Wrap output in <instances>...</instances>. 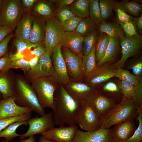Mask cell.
<instances>
[{"label": "cell", "instance_id": "16", "mask_svg": "<svg viewBox=\"0 0 142 142\" xmlns=\"http://www.w3.org/2000/svg\"><path fill=\"white\" fill-rule=\"evenodd\" d=\"M110 129L111 142H125L136 129L134 119H130L117 124Z\"/></svg>", "mask_w": 142, "mask_h": 142}, {"label": "cell", "instance_id": "1", "mask_svg": "<svg viewBox=\"0 0 142 142\" xmlns=\"http://www.w3.org/2000/svg\"><path fill=\"white\" fill-rule=\"evenodd\" d=\"M55 92V109L53 111L55 124L60 126L65 124L76 125L75 117L80 103L67 91L62 84Z\"/></svg>", "mask_w": 142, "mask_h": 142}, {"label": "cell", "instance_id": "42", "mask_svg": "<svg viewBox=\"0 0 142 142\" xmlns=\"http://www.w3.org/2000/svg\"><path fill=\"white\" fill-rule=\"evenodd\" d=\"M135 86V96L133 100L137 107H142V79L139 80L138 84Z\"/></svg>", "mask_w": 142, "mask_h": 142}, {"label": "cell", "instance_id": "51", "mask_svg": "<svg viewBox=\"0 0 142 142\" xmlns=\"http://www.w3.org/2000/svg\"><path fill=\"white\" fill-rule=\"evenodd\" d=\"M11 62L7 54L0 57V71H4L8 69Z\"/></svg>", "mask_w": 142, "mask_h": 142}, {"label": "cell", "instance_id": "55", "mask_svg": "<svg viewBox=\"0 0 142 142\" xmlns=\"http://www.w3.org/2000/svg\"><path fill=\"white\" fill-rule=\"evenodd\" d=\"M74 0H51V1L55 3L59 8L67 6H69Z\"/></svg>", "mask_w": 142, "mask_h": 142}, {"label": "cell", "instance_id": "26", "mask_svg": "<svg viewBox=\"0 0 142 142\" xmlns=\"http://www.w3.org/2000/svg\"><path fill=\"white\" fill-rule=\"evenodd\" d=\"M110 37L106 33L99 32L95 45V56L96 64L99 63L104 55L108 46Z\"/></svg>", "mask_w": 142, "mask_h": 142}, {"label": "cell", "instance_id": "43", "mask_svg": "<svg viewBox=\"0 0 142 142\" xmlns=\"http://www.w3.org/2000/svg\"><path fill=\"white\" fill-rule=\"evenodd\" d=\"M113 10L116 13L117 21L123 23L131 22L133 21L134 17L123 10L114 6Z\"/></svg>", "mask_w": 142, "mask_h": 142}, {"label": "cell", "instance_id": "61", "mask_svg": "<svg viewBox=\"0 0 142 142\" xmlns=\"http://www.w3.org/2000/svg\"><path fill=\"white\" fill-rule=\"evenodd\" d=\"M2 142H7L5 140H2Z\"/></svg>", "mask_w": 142, "mask_h": 142}, {"label": "cell", "instance_id": "17", "mask_svg": "<svg viewBox=\"0 0 142 142\" xmlns=\"http://www.w3.org/2000/svg\"><path fill=\"white\" fill-rule=\"evenodd\" d=\"M110 129L100 128L92 132L78 129L71 142H111Z\"/></svg>", "mask_w": 142, "mask_h": 142}, {"label": "cell", "instance_id": "45", "mask_svg": "<svg viewBox=\"0 0 142 142\" xmlns=\"http://www.w3.org/2000/svg\"><path fill=\"white\" fill-rule=\"evenodd\" d=\"M82 19L75 16L63 24L64 32H72L75 31Z\"/></svg>", "mask_w": 142, "mask_h": 142}, {"label": "cell", "instance_id": "54", "mask_svg": "<svg viewBox=\"0 0 142 142\" xmlns=\"http://www.w3.org/2000/svg\"><path fill=\"white\" fill-rule=\"evenodd\" d=\"M133 21L135 24L138 33L140 34L142 33V13L139 16L134 17Z\"/></svg>", "mask_w": 142, "mask_h": 142}, {"label": "cell", "instance_id": "28", "mask_svg": "<svg viewBox=\"0 0 142 142\" xmlns=\"http://www.w3.org/2000/svg\"><path fill=\"white\" fill-rule=\"evenodd\" d=\"M90 0H76L69 6L75 16L81 19L89 17Z\"/></svg>", "mask_w": 142, "mask_h": 142}, {"label": "cell", "instance_id": "44", "mask_svg": "<svg viewBox=\"0 0 142 142\" xmlns=\"http://www.w3.org/2000/svg\"><path fill=\"white\" fill-rule=\"evenodd\" d=\"M10 68H20L25 71H29L30 69L29 61L24 59L11 61L8 67V69Z\"/></svg>", "mask_w": 142, "mask_h": 142}, {"label": "cell", "instance_id": "60", "mask_svg": "<svg viewBox=\"0 0 142 142\" xmlns=\"http://www.w3.org/2000/svg\"><path fill=\"white\" fill-rule=\"evenodd\" d=\"M3 2V0H0V13L2 8Z\"/></svg>", "mask_w": 142, "mask_h": 142}, {"label": "cell", "instance_id": "31", "mask_svg": "<svg viewBox=\"0 0 142 142\" xmlns=\"http://www.w3.org/2000/svg\"><path fill=\"white\" fill-rule=\"evenodd\" d=\"M33 13L36 16H38L47 19L52 17L53 9L49 2L45 1H40L36 4Z\"/></svg>", "mask_w": 142, "mask_h": 142}, {"label": "cell", "instance_id": "18", "mask_svg": "<svg viewBox=\"0 0 142 142\" xmlns=\"http://www.w3.org/2000/svg\"><path fill=\"white\" fill-rule=\"evenodd\" d=\"M84 37L75 31L64 32L59 44L61 47L68 49L72 52L82 58V47Z\"/></svg>", "mask_w": 142, "mask_h": 142}, {"label": "cell", "instance_id": "40", "mask_svg": "<svg viewBox=\"0 0 142 142\" xmlns=\"http://www.w3.org/2000/svg\"><path fill=\"white\" fill-rule=\"evenodd\" d=\"M117 21L118 23L121 26L126 37L131 38L139 34L134 21L125 23Z\"/></svg>", "mask_w": 142, "mask_h": 142}, {"label": "cell", "instance_id": "14", "mask_svg": "<svg viewBox=\"0 0 142 142\" xmlns=\"http://www.w3.org/2000/svg\"><path fill=\"white\" fill-rule=\"evenodd\" d=\"M51 53L47 52L41 55L36 66L28 71V76L32 81L43 77L52 76L54 77L55 73L51 58Z\"/></svg>", "mask_w": 142, "mask_h": 142}, {"label": "cell", "instance_id": "35", "mask_svg": "<svg viewBox=\"0 0 142 142\" xmlns=\"http://www.w3.org/2000/svg\"><path fill=\"white\" fill-rule=\"evenodd\" d=\"M14 89L11 81L5 75H0V93L3 99L12 96Z\"/></svg>", "mask_w": 142, "mask_h": 142}, {"label": "cell", "instance_id": "41", "mask_svg": "<svg viewBox=\"0 0 142 142\" xmlns=\"http://www.w3.org/2000/svg\"><path fill=\"white\" fill-rule=\"evenodd\" d=\"M75 16L69 6H67L59 8L56 18L60 22L63 24Z\"/></svg>", "mask_w": 142, "mask_h": 142}, {"label": "cell", "instance_id": "3", "mask_svg": "<svg viewBox=\"0 0 142 142\" xmlns=\"http://www.w3.org/2000/svg\"><path fill=\"white\" fill-rule=\"evenodd\" d=\"M32 81V86L35 91L39 104L42 108L55 109L54 94L60 84L53 76H50L40 78Z\"/></svg>", "mask_w": 142, "mask_h": 142}, {"label": "cell", "instance_id": "57", "mask_svg": "<svg viewBox=\"0 0 142 142\" xmlns=\"http://www.w3.org/2000/svg\"><path fill=\"white\" fill-rule=\"evenodd\" d=\"M39 57L35 56L29 61L30 69L34 68L36 66L39 62Z\"/></svg>", "mask_w": 142, "mask_h": 142}, {"label": "cell", "instance_id": "2", "mask_svg": "<svg viewBox=\"0 0 142 142\" xmlns=\"http://www.w3.org/2000/svg\"><path fill=\"white\" fill-rule=\"evenodd\" d=\"M138 115V107L133 100L123 96L119 103L100 117L99 125L100 128L109 129L126 120L134 119Z\"/></svg>", "mask_w": 142, "mask_h": 142}, {"label": "cell", "instance_id": "7", "mask_svg": "<svg viewBox=\"0 0 142 142\" xmlns=\"http://www.w3.org/2000/svg\"><path fill=\"white\" fill-rule=\"evenodd\" d=\"M64 32L63 24L56 17H52L47 19L43 43L47 52L52 53L54 48L60 44Z\"/></svg>", "mask_w": 142, "mask_h": 142}, {"label": "cell", "instance_id": "20", "mask_svg": "<svg viewBox=\"0 0 142 142\" xmlns=\"http://www.w3.org/2000/svg\"><path fill=\"white\" fill-rule=\"evenodd\" d=\"M70 81L63 85L67 91L80 103L85 100L88 94L94 89L85 83Z\"/></svg>", "mask_w": 142, "mask_h": 142}, {"label": "cell", "instance_id": "59", "mask_svg": "<svg viewBox=\"0 0 142 142\" xmlns=\"http://www.w3.org/2000/svg\"><path fill=\"white\" fill-rule=\"evenodd\" d=\"M38 142H54V141L47 139L41 135L39 139Z\"/></svg>", "mask_w": 142, "mask_h": 142}, {"label": "cell", "instance_id": "32", "mask_svg": "<svg viewBox=\"0 0 142 142\" xmlns=\"http://www.w3.org/2000/svg\"><path fill=\"white\" fill-rule=\"evenodd\" d=\"M89 17L98 26L103 21L99 0H90Z\"/></svg>", "mask_w": 142, "mask_h": 142}, {"label": "cell", "instance_id": "22", "mask_svg": "<svg viewBox=\"0 0 142 142\" xmlns=\"http://www.w3.org/2000/svg\"><path fill=\"white\" fill-rule=\"evenodd\" d=\"M45 27L46 24L42 18L34 16L29 42L35 44L43 43L45 36Z\"/></svg>", "mask_w": 142, "mask_h": 142}, {"label": "cell", "instance_id": "46", "mask_svg": "<svg viewBox=\"0 0 142 142\" xmlns=\"http://www.w3.org/2000/svg\"><path fill=\"white\" fill-rule=\"evenodd\" d=\"M38 44H35L30 43L24 42L16 38L14 42V45L16 48L17 51L21 53L26 49H30L32 48H34Z\"/></svg>", "mask_w": 142, "mask_h": 142}, {"label": "cell", "instance_id": "47", "mask_svg": "<svg viewBox=\"0 0 142 142\" xmlns=\"http://www.w3.org/2000/svg\"><path fill=\"white\" fill-rule=\"evenodd\" d=\"M129 68L132 69L133 74L139 80L142 79V61L141 59L134 62L129 66Z\"/></svg>", "mask_w": 142, "mask_h": 142}, {"label": "cell", "instance_id": "25", "mask_svg": "<svg viewBox=\"0 0 142 142\" xmlns=\"http://www.w3.org/2000/svg\"><path fill=\"white\" fill-rule=\"evenodd\" d=\"M96 44L93 46L88 54L83 55L82 57V68L84 78L90 74L97 68L95 56Z\"/></svg>", "mask_w": 142, "mask_h": 142}, {"label": "cell", "instance_id": "39", "mask_svg": "<svg viewBox=\"0 0 142 142\" xmlns=\"http://www.w3.org/2000/svg\"><path fill=\"white\" fill-rule=\"evenodd\" d=\"M118 86L123 96L133 99L135 96V86L124 81L120 80Z\"/></svg>", "mask_w": 142, "mask_h": 142}, {"label": "cell", "instance_id": "23", "mask_svg": "<svg viewBox=\"0 0 142 142\" xmlns=\"http://www.w3.org/2000/svg\"><path fill=\"white\" fill-rule=\"evenodd\" d=\"M119 39V37H110L109 43L104 55L97 64V67L105 63H110L114 59L120 49Z\"/></svg>", "mask_w": 142, "mask_h": 142}, {"label": "cell", "instance_id": "52", "mask_svg": "<svg viewBox=\"0 0 142 142\" xmlns=\"http://www.w3.org/2000/svg\"><path fill=\"white\" fill-rule=\"evenodd\" d=\"M20 1L24 12H29V11L38 1L37 0Z\"/></svg>", "mask_w": 142, "mask_h": 142}, {"label": "cell", "instance_id": "38", "mask_svg": "<svg viewBox=\"0 0 142 142\" xmlns=\"http://www.w3.org/2000/svg\"><path fill=\"white\" fill-rule=\"evenodd\" d=\"M138 115L136 119L139 125L132 135L125 142H140L142 141V107L138 108Z\"/></svg>", "mask_w": 142, "mask_h": 142}, {"label": "cell", "instance_id": "48", "mask_svg": "<svg viewBox=\"0 0 142 142\" xmlns=\"http://www.w3.org/2000/svg\"><path fill=\"white\" fill-rule=\"evenodd\" d=\"M13 36V34L11 33L0 43V57L7 54L8 45Z\"/></svg>", "mask_w": 142, "mask_h": 142}, {"label": "cell", "instance_id": "8", "mask_svg": "<svg viewBox=\"0 0 142 142\" xmlns=\"http://www.w3.org/2000/svg\"><path fill=\"white\" fill-rule=\"evenodd\" d=\"M121 48V57L114 64L117 68H122L129 58L133 57L140 51L142 46V36L140 34L131 38L125 36L119 38Z\"/></svg>", "mask_w": 142, "mask_h": 142}, {"label": "cell", "instance_id": "11", "mask_svg": "<svg viewBox=\"0 0 142 142\" xmlns=\"http://www.w3.org/2000/svg\"><path fill=\"white\" fill-rule=\"evenodd\" d=\"M53 112L46 113L40 117L31 118L27 120L29 127L27 131L19 137L21 139L42 133L54 127Z\"/></svg>", "mask_w": 142, "mask_h": 142}, {"label": "cell", "instance_id": "56", "mask_svg": "<svg viewBox=\"0 0 142 142\" xmlns=\"http://www.w3.org/2000/svg\"><path fill=\"white\" fill-rule=\"evenodd\" d=\"M8 56L11 61H16L24 59V57L23 53L18 52H16L13 54H11Z\"/></svg>", "mask_w": 142, "mask_h": 142}, {"label": "cell", "instance_id": "49", "mask_svg": "<svg viewBox=\"0 0 142 142\" xmlns=\"http://www.w3.org/2000/svg\"><path fill=\"white\" fill-rule=\"evenodd\" d=\"M102 89L104 91L110 93H116L121 92L118 85L112 82L106 84L103 86Z\"/></svg>", "mask_w": 142, "mask_h": 142}, {"label": "cell", "instance_id": "34", "mask_svg": "<svg viewBox=\"0 0 142 142\" xmlns=\"http://www.w3.org/2000/svg\"><path fill=\"white\" fill-rule=\"evenodd\" d=\"M115 1L112 0H99L101 15L103 21L108 19L113 15Z\"/></svg>", "mask_w": 142, "mask_h": 142}, {"label": "cell", "instance_id": "9", "mask_svg": "<svg viewBox=\"0 0 142 142\" xmlns=\"http://www.w3.org/2000/svg\"><path fill=\"white\" fill-rule=\"evenodd\" d=\"M85 101L93 107L99 117L117 104L112 97L95 89L88 94Z\"/></svg>", "mask_w": 142, "mask_h": 142}, {"label": "cell", "instance_id": "12", "mask_svg": "<svg viewBox=\"0 0 142 142\" xmlns=\"http://www.w3.org/2000/svg\"><path fill=\"white\" fill-rule=\"evenodd\" d=\"M117 68L110 63H105L97 67L92 73L84 78L85 83L95 89L97 86L115 77Z\"/></svg>", "mask_w": 142, "mask_h": 142}, {"label": "cell", "instance_id": "50", "mask_svg": "<svg viewBox=\"0 0 142 142\" xmlns=\"http://www.w3.org/2000/svg\"><path fill=\"white\" fill-rule=\"evenodd\" d=\"M47 52L43 43L38 44L31 51V54L39 57Z\"/></svg>", "mask_w": 142, "mask_h": 142}, {"label": "cell", "instance_id": "62", "mask_svg": "<svg viewBox=\"0 0 142 142\" xmlns=\"http://www.w3.org/2000/svg\"><path fill=\"white\" fill-rule=\"evenodd\" d=\"M140 142H142V141H140Z\"/></svg>", "mask_w": 142, "mask_h": 142}, {"label": "cell", "instance_id": "21", "mask_svg": "<svg viewBox=\"0 0 142 142\" xmlns=\"http://www.w3.org/2000/svg\"><path fill=\"white\" fill-rule=\"evenodd\" d=\"M34 16L29 12H24L17 25L15 34L16 38L29 43L30 32Z\"/></svg>", "mask_w": 142, "mask_h": 142}, {"label": "cell", "instance_id": "13", "mask_svg": "<svg viewBox=\"0 0 142 142\" xmlns=\"http://www.w3.org/2000/svg\"><path fill=\"white\" fill-rule=\"evenodd\" d=\"M51 60L54 68V77L60 84L64 85L70 80L67 74L66 64L62 55L61 46L59 44L53 49L51 53Z\"/></svg>", "mask_w": 142, "mask_h": 142}, {"label": "cell", "instance_id": "36", "mask_svg": "<svg viewBox=\"0 0 142 142\" xmlns=\"http://www.w3.org/2000/svg\"><path fill=\"white\" fill-rule=\"evenodd\" d=\"M99 34L97 31L84 37L82 47L83 55H87L90 53L93 46L97 43Z\"/></svg>", "mask_w": 142, "mask_h": 142}, {"label": "cell", "instance_id": "6", "mask_svg": "<svg viewBox=\"0 0 142 142\" xmlns=\"http://www.w3.org/2000/svg\"><path fill=\"white\" fill-rule=\"evenodd\" d=\"M24 12L20 0H3L0 13V25L8 26L13 30Z\"/></svg>", "mask_w": 142, "mask_h": 142}, {"label": "cell", "instance_id": "19", "mask_svg": "<svg viewBox=\"0 0 142 142\" xmlns=\"http://www.w3.org/2000/svg\"><path fill=\"white\" fill-rule=\"evenodd\" d=\"M32 111L30 108L18 106L13 96L0 101V118L18 116Z\"/></svg>", "mask_w": 142, "mask_h": 142}, {"label": "cell", "instance_id": "53", "mask_svg": "<svg viewBox=\"0 0 142 142\" xmlns=\"http://www.w3.org/2000/svg\"><path fill=\"white\" fill-rule=\"evenodd\" d=\"M12 31V29L8 26L0 25V43L11 33Z\"/></svg>", "mask_w": 142, "mask_h": 142}, {"label": "cell", "instance_id": "30", "mask_svg": "<svg viewBox=\"0 0 142 142\" xmlns=\"http://www.w3.org/2000/svg\"><path fill=\"white\" fill-rule=\"evenodd\" d=\"M28 125L27 121H18L13 123L8 126L0 132V138L3 137L7 142L10 141L15 138L20 137L22 134L17 133V129L20 126Z\"/></svg>", "mask_w": 142, "mask_h": 142}, {"label": "cell", "instance_id": "24", "mask_svg": "<svg viewBox=\"0 0 142 142\" xmlns=\"http://www.w3.org/2000/svg\"><path fill=\"white\" fill-rule=\"evenodd\" d=\"M115 6L123 10L130 15L136 17L139 16L142 11L141 1L123 0L118 2L115 1Z\"/></svg>", "mask_w": 142, "mask_h": 142}, {"label": "cell", "instance_id": "4", "mask_svg": "<svg viewBox=\"0 0 142 142\" xmlns=\"http://www.w3.org/2000/svg\"><path fill=\"white\" fill-rule=\"evenodd\" d=\"M13 96L18 106L30 108L41 116L46 114L39 104L34 89L24 80H17L16 89L14 90Z\"/></svg>", "mask_w": 142, "mask_h": 142}, {"label": "cell", "instance_id": "33", "mask_svg": "<svg viewBox=\"0 0 142 142\" xmlns=\"http://www.w3.org/2000/svg\"><path fill=\"white\" fill-rule=\"evenodd\" d=\"M32 112H28L16 116L0 118V132L13 123L27 121L31 118Z\"/></svg>", "mask_w": 142, "mask_h": 142}, {"label": "cell", "instance_id": "10", "mask_svg": "<svg viewBox=\"0 0 142 142\" xmlns=\"http://www.w3.org/2000/svg\"><path fill=\"white\" fill-rule=\"evenodd\" d=\"M61 51L70 81H80L83 78L82 58L67 48L61 46Z\"/></svg>", "mask_w": 142, "mask_h": 142}, {"label": "cell", "instance_id": "27", "mask_svg": "<svg viewBox=\"0 0 142 142\" xmlns=\"http://www.w3.org/2000/svg\"><path fill=\"white\" fill-rule=\"evenodd\" d=\"M99 32L104 33L110 37L120 38L125 36L123 30L118 23L102 22L98 26Z\"/></svg>", "mask_w": 142, "mask_h": 142}, {"label": "cell", "instance_id": "29", "mask_svg": "<svg viewBox=\"0 0 142 142\" xmlns=\"http://www.w3.org/2000/svg\"><path fill=\"white\" fill-rule=\"evenodd\" d=\"M98 26L89 17L82 19L75 31L84 37L98 31Z\"/></svg>", "mask_w": 142, "mask_h": 142}, {"label": "cell", "instance_id": "5", "mask_svg": "<svg viewBox=\"0 0 142 142\" xmlns=\"http://www.w3.org/2000/svg\"><path fill=\"white\" fill-rule=\"evenodd\" d=\"M99 118L93 107L84 101L80 103L75 115V121L77 125L83 130L92 132L100 128Z\"/></svg>", "mask_w": 142, "mask_h": 142}, {"label": "cell", "instance_id": "15", "mask_svg": "<svg viewBox=\"0 0 142 142\" xmlns=\"http://www.w3.org/2000/svg\"><path fill=\"white\" fill-rule=\"evenodd\" d=\"M78 129L77 125L61 126L58 128L54 127L41 134L45 138L54 142H71Z\"/></svg>", "mask_w": 142, "mask_h": 142}, {"label": "cell", "instance_id": "58", "mask_svg": "<svg viewBox=\"0 0 142 142\" xmlns=\"http://www.w3.org/2000/svg\"><path fill=\"white\" fill-rule=\"evenodd\" d=\"M18 142H36V139L34 136H29L27 139L21 140Z\"/></svg>", "mask_w": 142, "mask_h": 142}, {"label": "cell", "instance_id": "37", "mask_svg": "<svg viewBox=\"0 0 142 142\" xmlns=\"http://www.w3.org/2000/svg\"><path fill=\"white\" fill-rule=\"evenodd\" d=\"M114 75L120 80L125 81L134 86L137 84L139 82V80L134 74L122 68H117Z\"/></svg>", "mask_w": 142, "mask_h": 142}]
</instances>
